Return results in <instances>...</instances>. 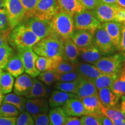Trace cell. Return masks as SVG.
<instances>
[{
	"label": "cell",
	"instance_id": "15",
	"mask_svg": "<svg viewBox=\"0 0 125 125\" xmlns=\"http://www.w3.org/2000/svg\"><path fill=\"white\" fill-rule=\"evenodd\" d=\"M49 103L42 98H27L26 104V111L32 118L41 114H47L49 111Z\"/></svg>",
	"mask_w": 125,
	"mask_h": 125
},
{
	"label": "cell",
	"instance_id": "18",
	"mask_svg": "<svg viewBox=\"0 0 125 125\" xmlns=\"http://www.w3.org/2000/svg\"><path fill=\"white\" fill-rule=\"evenodd\" d=\"M85 109L89 112L90 116L99 118L103 116L102 108L104 106L101 104L98 94L94 95L81 99Z\"/></svg>",
	"mask_w": 125,
	"mask_h": 125
},
{
	"label": "cell",
	"instance_id": "56",
	"mask_svg": "<svg viewBox=\"0 0 125 125\" xmlns=\"http://www.w3.org/2000/svg\"><path fill=\"white\" fill-rule=\"evenodd\" d=\"M118 5L120 7L125 8V0H118Z\"/></svg>",
	"mask_w": 125,
	"mask_h": 125
},
{
	"label": "cell",
	"instance_id": "1",
	"mask_svg": "<svg viewBox=\"0 0 125 125\" xmlns=\"http://www.w3.org/2000/svg\"><path fill=\"white\" fill-rule=\"evenodd\" d=\"M32 48L34 52L40 56L49 58L56 56L63 57V39L53 32L40 40Z\"/></svg>",
	"mask_w": 125,
	"mask_h": 125
},
{
	"label": "cell",
	"instance_id": "13",
	"mask_svg": "<svg viewBox=\"0 0 125 125\" xmlns=\"http://www.w3.org/2000/svg\"><path fill=\"white\" fill-rule=\"evenodd\" d=\"M76 71L82 79L93 82L94 80L104 74L93 64L85 62H78L75 64Z\"/></svg>",
	"mask_w": 125,
	"mask_h": 125
},
{
	"label": "cell",
	"instance_id": "58",
	"mask_svg": "<svg viewBox=\"0 0 125 125\" xmlns=\"http://www.w3.org/2000/svg\"><path fill=\"white\" fill-rule=\"evenodd\" d=\"M2 73H3V69H2V68H0V80H1V76H2Z\"/></svg>",
	"mask_w": 125,
	"mask_h": 125
},
{
	"label": "cell",
	"instance_id": "16",
	"mask_svg": "<svg viewBox=\"0 0 125 125\" xmlns=\"http://www.w3.org/2000/svg\"><path fill=\"white\" fill-rule=\"evenodd\" d=\"M70 38L79 50L93 44V34L88 31L75 29Z\"/></svg>",
	"mask_w": 125,
	"mask_h": 125
},
{
	"label": "cell",
	"instance_id": "34",
	"mask_svg": "<svg viewBox=\"0 0 125 125\" xmlns=\"http://www.w3.org/2000/svg\"><path fill=\"white\" fill-rule=\"evenodd\" d=\"M81 79L76 81H73V82H58L56 83L54 87L57 90L67 92V93H73L75 94L78 89V86H79V83H80Z\"/></svg>",
	"mask_w": 125,
	"mask_h": 125
},
{
	"label": "cell",
	"instance_id": "59",
	"mask_svg": "<svg viewBox=\"0 0 125 125\" xmlns=\"http://www.w3.org/2000/svg\"><path fill=\"white\" fill-rule=\"evenodd\" d=\"M123 70L125 71V62H124V65H123Z\"/></svg>",
	"mask_w": 125,
	"mask_h": 125
},
{
	"label": "cell",
	"instance_id": "6",
	"mask_svg": "<svg viewBox=\"0 0 125 125\" xmlns=\"http://www.w3.org/2000/svg\"><path fill=\"white\" fill-rule=\"evenodd\" d=\"M5 5L11 29L26 19V10L20 0H5Z\"/></svg>",
	"mask_w": 125,
	"mask_h": 125
},
{
	"label": "cell",
	"instance_id": "24",
	"mask_svg": "<svg viewBox=\"0 0 125 125\" xmlns=\"http://www.w3.org/2000/svg\"><path fill=\"white\" fill-rule=\"evenodd\" d=\"M5 69L13 77H18L24 73L23 64L18 54H13L10 57Z\"/></svg>",
	"mask_w": 125,
	"mask_h": 125
},
{
	"label": "cell",
	"instance_id": "23",
	"mask_svg": "<svg viewBox=\"0 0 125 125\" xmlns=\"http://www.w3.org/2000/svg\"><path fill=\"white\" fill-rule=\"evenodd\" d=\"M79 55L84 62L93 64L103 57V54L98 48L93 44L90 46L79 49Z\"/></svg>",
	"mask_w": 125,
	"mask_h": 125
},
{
	"label": "cell",
	"instance_id": "11",
	"mask_svg": "<svg viewBox=\"0 0 125 125\" xmlns=\"http://www.w3.org/2000/svg\"><path fill=\"white\" fill-rule=\"evenodd\" d=\"M120 6L118 5L105 4L99 2L97 7L92 10L98 21L101 23L115 21V15Z\"/></svg>",
	"mask_w": 125,
	"mask_h": 125
},
{
	"label": "cell",
	"instance_id": "3",
	"mask_svg": "<svg viewBox=\"0 0 125 125\" xmlns=\"http://www.w3.org/2000/svg\"><path fill=\"white\" fill-rule=\"evenodd\" d=\"M51 24L52 32L62 39L70 37L75 30L73 16L61 10L51 20Z\"/></svg>",
	"mask_w": 125,
	"mask_h": 125
},
{
	"label": "cell",
	"instance_id": "26",
	"mask_svg": "<svg viewBox=\"0 0 125 125\" xmlns=\"http://www.w3.org/2000/svg\"><path fill=\"white\" fill-rule=\"evenodd\" d=\"M27 99L23 96H18L15 93H8L4 96L2 103H8L16 107L20 112L24 111Z\"/></svg>",
	"mask_w": 125,
	"mask_h": 125
},
{
	"label": "cell",
	"instance_id": "50",
	"mask_svg": "<svg viewBox=\"0 0 125 125\" xmlns=\"http://www.w3.org/2000/svg\"><path fill=\"white\" fill-rule=\"evenodd\" d=\"M98 119H99V120L100 121L102 125H114L112 122L111 121L109 118L104 116V115L99 117Z\"/></svg>",
	"mask_w": 125,
	"mask_h": 125
},
{
	"label": "cell",
	"instance_id": "20",
	"mask_svg": "<svg viewBox=\"0 0 125 125\" xmlns=\"http://www.w3.org/2000/svg\"><path fill=\"white\" fill-rule=\"evenodd\" d=\"M75 94L78 99L81 100L87 97L98 94V90L93 82L87 81L81 78L80 83Z\"/></svg>",
	"mask_w": 125,
	"mask_h": 125
},
{
	"label": "cell",
	"instance_id": "14",
	"mask_svg": "<svg viewBox=\"0 0 125 125\" xmlns=\"http://www.w3.org/2000/svg\"><path fill=\"white\" fill-rule=\"evenodd\" d=\"M68 116H82L90 115L81 100L77 98H72L65 103L62 108Z\"/></svg>",
	"mask_w": 125,
	"mask_h": 125
},
{
	"label": "cell",
	"instance_id": "21",
	"mask_svg": "<svg viewBox=\"0 0 125 125\" xmlns=\"http://www.w3.org/2000/svg\"><path fill=\"white\" fill-rule=\"evenodd\" d=\"M98 96L101 104L105 107H114L118 104L119 97L112 91L110 87L98 90Z\"/></svg>",
	"mask_w": 125,
	"mask_h": 125
},
{
	"label": "cell",
	"instance_id": "55",
	"mask_svg": "<svg viewBox=\"0 0 125 125\" xmlns=\"http://www.w3.org/2000/svg\"><path fill=\"white\" fill-rule=\"evenodd\" d=\"M112 122L114 125H125V120H121V121Z\"/></svg>",
	"mask_w": 125,
	"mask_h": 125
},
{
	"label": "cell",
	"instance_id": "7",
	"mask_svg": "<svg viewBox=\"0 0 125 125\" xmlns=\"http://www.w3.org/2000/svg\"><path fill=\"white\" fill-rule=\"evenodd\" d=\"M59 11L57 0H38L30 16L43 20H51Z\"/></svg>",
	"mask_w": 125,
	"mask_h": 125
},
{
	"label": "cell",
	"instance_id": "33",
	"mask_svg": "<svg viewBox=\"0 0 125 125\" xmlns=\"http://www.w3.org/2000/svg\"><path fill=\"white\" fill-rule=\"evenodd\" d=\"M13 54V49L7 42L0 46V68L5 69L9 59Z\"/></svg>",
	"mask_w": 125,
	"mask_h": 125
},
{
	"label": "cell",
	"instance_id": "47",
	"mask_svg": "<svg viewBox=\"0 0 125 125\" xmlns=\"http://www.w3.org/2000/svg\"><path fill=\"white\" fill-rule=\"evenodd\" d=\"M17 117L0 116V125H16Z\"/></svg>",
	"mask_w": 125,
	"mask_h": 125
},
{
	"label": "cell",
	"instance_id": "9",
	"mask_svg": "<svg viewBox=\"0 0 125 125\" xmlns=\"http://www.w3.org/2000/svg\"><path fill=\"white\" fill-rule=\"evenodd\" d=\"M18 55L21 59L26 74L35 78L40 74V72L35 67V62L38 55L34 52L32 48H18Z\"/></svg>",
	"mask_w": 125,
	"mask_h": 125
},
{
	"label": "cell",
	"instance_id": "43",
	"mask_svg": "<svg viewBox=\"0 0 125 125\" xmlns=\"http://www.w3.org/2000/svg\"><path fill=\"white\" fill-rule=\"evenodd\" d=\"M80 120L81 125H102L99 119L90 115L82 116Z\"/></svg>",
	"mask_w": 125,
	"mask_h": 125
},
{
	"label": "cell",
	"instance_id": "44",
	"mask_svg": "<svg viewBox=\"0 0 125 125\" xmlns=\"http://www.w3.org/2000/svg\"><path fill=\"white\" fill-rule=\"evenodd\" d=\"M35 125H49V119L47 114H41L33 117Z\"/></svg>",
	"mask_w": 125,
	"mask_h": 125
},
{
	"label": "cell",
	"instance_id": "45",
	"mask_svg": "<svg viewBox=\"0 0 125 125\" xmlns=\"http://www.w3.org/2000/svg\"><path fill=\"white\" fill-rule=\"evenodd\" d=\"M85 9L92 10L97 5L99 0H79Z\"/></svg>",
	"mask_w": 125,
	"mask_h": 125
},
{
	"label": "cell",
	"instance_id": "5",
	"mask_svg": "<svg viewBox=\"0 0 125 125\" xmlns=\"http://www.w3.org/2000/svg\"><path fill=\"white\" fill-rule=\"evenodd\" d=\"M73 19L75 29L88 31L93 34L101 25V23L94 16L92 10L87 9H84L75 14Z\"/></svg>",
	"mask_w": 125,
	"mask_h": 125
},
{
	"label": "cell",
	"instance_id": "39",
	"mask_svg": "<svg viewBox=\"0 0 125 125\" xmlns=\"http://www.w3.org/2000/svg\"><path fill=\"white\" fill-rule=\"evenodd\" d=\"M16 125H35L34 119L27 111H23L17 118Z\"/></svg>",
	"mask_w": 125,
	"mask_h": 125
},
{
	"label": "cell",
	"instance_id": "60",
	"mask_svg": "<svg viewBox=\"0 0 125 125\" xmlns=\"http://www.w3.org/2000/svg\"><path fill=\"white\" fill-rule=\"evenodd\" d=\"M0 91H1V89H0Z\"/></svg>",
	"mask_w": 125,
	"mask_h": 125
},
{
	"label": "cell",
	"instance_id": "49",
	"mask_svg": "<svg viewBox=\"0 0 125 125\" xmlns=\"http://www.w3.org/2000/svg\"><path fill=\"white\" fill-rule=\"evenodd\" d=\"M62 125H81V120L76 116H68Z\"/></svg>",
	"mask_w": 125,
	"mask_h": 125
},
{
	"label": "cell",
	"instance_id": "8",
	"mask_svg": "<svg viewBox=\"0 0 125 125\" xmlns=\"http://www.w3.org/2000/svg\"><path fill=\"white\" fill-rule=\"evenodd\" d=\"M93 44L103 55L112 54L116 51L111 39L102 24L94 32Z\"/></svg>",
	"mask_w": 125,
	"mask_h": 125
},
{
	"label": "cell",
	"instance_id": "52",
	"mask_svg": "<svg viewBox=\"0 0 125 125\" xmlns=\"http://www.w3.org/2000/svg\"><path fill=\"white\" fill-rule=\"evenodd\" d=\"M99 1L105 4L118 5V0H99Z\"/></svg>",
	"mask_w": 125,
	"mask_h": 125
},
{
	"label": "cell",
	"instance_id": "46",
	"mask_svg": "<svg viewBox=\"0 0 125 125\" xmlns=\"http://www.w3.org/2000/svg\"><path fill=\"white\" fill-rule=\"evenodd\" d=\"M115 21L122 24L125 23V8L119 7L115 15Z\"/></svg>",
	"mask_w": 125,
	"mask_h": 125
},
{
	"label": "cell",
	"instance_id": "17",
	"mask_svg": "<svg viewBox=\"0 0 125 125\" xmlns=\"http://www.w3.org/2000/svg\"><path fill=\"white\" fill-rule=\"evenodd\" d=\"M102 26L108 34L116 51H119L122 24L115 21L103 23Z\"/></svg>",
	"mask_w": 125,
	"mask_h": 125
},
{
	"label": "cell",
	"instance_id": "35",
	"mask_svg": "<svg viewBox=\"0 0 125 125\" xmlns=\"http://www.w3.org/2000/svg\"><path fill=\"white\" fill-rule=\"evenodd\" d=\"M38 76L39 80L48 86H51L54 82H57L59 78V74L54 70L41 72Z\"/></svg>",
	"mask_w": 125,
	"mask_h": 125
},
{
	"label": "cell",
	"instance_id": "28",
	"mask_svg": "<svg viewBox=\"0 0 125 125\" xmlns=\"http://www.w3.org/2000/svg\"><path fill=\"white\" fill-rule=\"evenodd\" d=\"M119 74H104L96 78L93 83L98 90L104 87H111L114 81L118 78Z\"/></svg>",
	"mask_w": 125,
	"mask_h": 125
},
{
	"label": "cell",
	"instance_id": "37",
	"mask_svg": "<svg viewBox=\"0 0 125 125\" xmlns=\"http://www.w3.org/2000/svg\"><path fill=\"white\" fill-rule=\"evenodd\" d=\"M35 67L40 72L52 70V59L49 57L38 56L35 62Z\"/></svg>",
	"mask_w": 125,
	"mask_h": 125
},
{
	"label": "cell",
	"instance_id": "41",
	"mask_svg": "<svg viewBox=\"0 0 125 125\" xmlns=\"http://www.w3.org/2000/svg\"><path fill=\"white\" fill-rule=\"evenodd\" d=\"M10 30L7 11H0V32L9 33Z\"/></svg>",
	"mask_w": 125,
	"mask_h": 125
},
{
	"label": "cell",
	"instance_id": "51",
	"mask_svg": "<svg viewBox=\"0 0 125 125\" xmlns=\"http://www.w3.org/2000/svg\"><path fill=\"white\" fill-rule=\"evenodd\" d=\"M8 34L9 33L0 32V46L4 44V43L7 42Z\"/></svg>",
	"mask_w": 125,
	"mask_h": 125
},
{
	"label": "cell",
	"instance_id": "4",
	"mask_svg": "<svg viewBox=\"0 0 125 125\" xmlns=\"http://www.w3.org/2000/svg\"><path fill=\"white\" fill-rule=\"evenodd\" d=\"M125 61V56L119 52L107 57H102L93 65L103 73L119 74L123 69Z\"/></svg>",
	"mask_w": 125,
	"mask_h": 125
},
{
	"label": "cell",
	"instance_id": "42",
	"mask_svg": "<svg viewBox=\"0 0 125 125\" xmlns=\"http://www.w3.org/2000/svg\"><path fill=\"white\" fill-rule=\"evenodd\" d=\"M26 12V18L30 16L38 0H20Z\"/></svg>",
	"mask_w": 125,
	"mask_h": 125
},
{
	"label": "cell",
	"instance_id": "19",
	"mask_svg": "<svg viewBox=\"0 0 125 125\" xmlns=\"http://www.w3.org/2000/svg\"><path fill=\"white\" fill-rule=\"evenodd\" d=\"M64 54L63 59L75 64L78 62L79 51L70 37L63 39Z\"/></svg>",
	"mask_w": 125,
	"mask_h": 125
},
{
	"label": "cell",
	"instance_id": "32",
	"mask_svg": "<svg viewBox=\"0 0 125 125\" xmlns=\"http://www.w3.org/2000/svg\"><path fill=\"white\" fill-rule=\"evenodd\" d=\"M101 111L103 115L107 117L111 121L125 120V116L121 108H117L116 106L114 107H104Z\"/></svg>",
	"mask_w": 125,
	"mask_h": 125
},
{
	"label": "cell",
	"instance_id": "38",
	"mask_svg": "<svg viewBox=\"0 0 125 125\" xmlns=\"http://www.w3.org/2000/svg\"><path fill=\"white\" fill-rule=\"evenodd\" d=\"M58 74H64L66 73L76 71V66L75 64L69 62L68 60L63 59L60 65L54 70Z\"/></svg>",
	"mask_w": 125,
	"mask_h": 125
},
{
	"label": "cell",
	"instance_id": "30",
	"mask_svg": "<svg viewBox=\"0 0 125 125\" xmlns=\"http://www.w3.org/2000/svg\"><path fill=\"white\" fill-rule=\"evenodd\" d=\"M46 95V89L45 86L39 79L34 78L33 84L30 93L26 98H40Z\"/></svg>",
	"mask_w": 125,
	"mask_h": 125
},
{
	"label": "cell",
	"instance_id": "31",
	"mask_svg": "<svg viewBox=\"0 0 125 125\" xmlns=\"http://www.w3.org/2000/svg\"><path fill=\"white\" fill-rule=\"evenodd\" d=\"M13 76L7 71H3L0 80V89L3 94L10 93L13 89L14 85Z\"/></svg>",
	"mask_w": 125,
	"mask_h": 125
},
{
	"label": "cell",
	"instance_id": "27",
	"mask_svg": "<svg viewBox=\"0 0 125 125\" xmlns=\"http://www.w3.org/2000/svg\"><path fill=\"white\" fill-rule=\"evenodd\" d=\"M49 125H62L68 118V115L62 108L54 107L49 112Z\"/></svg>",
	"mask_w": 125,
	"mask_h": 125
},
{
	"label": "cell",
	"instance_id": "57",
	"mask_svg": "<svg viewBox=\"0 0 125 125\" xmlns=\"http://www.w3.org/2000/svg\"><path fill=\"white\" fill-rule=\"evenodd\" d=\"M3 98H4V95H3V93L1 92V91H0V105L2 103Z\"/></svg>",
	"mask_w": 125,
	"mask_h": 125
},
{
	"label": "cell",
	"instance_id": "48",
	"mask_svg": "<svg viewBox=\"0 0 125 125\" xmlns=\"http://www.w3.org/2000/svg\"><path fill=\"white\" fill-rule=\"evenodd\" d=\"M119 52L125 56V25L123 24L122 27V35Z\"/></svg>",
	"mask_w": 125,
	"mask_h": 125
},
{
	"label": "cell",
	"instance_id": "29",
	"mask_svg": "<svg viewBox=\"0 0 125 125\" xmlns=\"http://www.w3.org/2000/svg\"><path fill=\"white\" fill-rule=\"evenodd\" d=\"M110 88L114 93L119 98L125 96V71L123 69Z\"/></svg>",
	"mask_w": 125,
	"mask_h": 125
},
{
	"label": "cell",
	"instance_id": "40",
	"mask_svg": "<svg viewBox=\"0 0 125 125\" xmlns=\"http://www.w3.org/2000/svg\"><path fill=\"white\" fill-rule=\"evenodd\" d=\"M81 79L80 75L77 73V71H72L69 73H66L64 74H59V78L57 82H73Z\"/></svg>",
	"mask_w": 125,
	"mask_h": 125
},
{
	"label": "cell",
	"instance_id": "53",
	"mask_svg": "<svg viewBox=\"0 0 125 125\" xmlns=\"http://www.w3.org/2000/svg\"><path fill=\"white\" fill-rule=\"evenodd\" d=\"M122 101H121V109L122 111L123 114L125 116V96H123L121 97Z\"/></svg>",
	"mask_w": 125,
	"mask_h": 125
},
{
	"label": "cell",
	"instance_id": "22",
	"mask_svg": "<svg viewBox=\"0 0 125 125\" xmlns=\"http://www.w3.org/2000/svg\"><path fill=\"white\" fill-rule=\"evenodd\" d=\"M74 98H77L74 94L57 90L52 93L49 100V104L52 108L63 106L68 100Z\"/></svg>",
	"mask_w": 125,
	"mask_h": 125
},
{
	"label": "cell",
	"instance_id": "12",
	"mask_svg": "<svg viewBox=\"0 0 125 125\" xmlns=\"http://www.w3.org/2000/svg\"><path fill=\"white\" fill-rule=\"evenodd\" d=\"M33 78L27 74H22L16 77L14 84L13 91L16 94L20 96H27L30 93Z\"/></svg>",
	"mask_w": 125,
	"mask_h": 125
},
{
	"label": "cell",
	"instance_id": "25",
	"mask_svg": "<svg viewBox=\"0 0 125 125\" xmlns=\"http://www.w3.org/2000/svg\"><path fill=\"white\" fill-rule=\"evenodd\" d=\"M59 10L74 16L75 14L85 9L79 0H57Z\"/></svg>",
	"mask_w": 125,
	"mask_h": 125
},
{
	"label": "cell",
	"instance_id": "10",
	"mask_svg": "<svg viewBox=\"0 0 125 125\" xmlns=\"http://www.w3.org/2000/svg\"><path fill=\"white\" fill-rule=\"evenodd\" d=\"M24 22L40 40L52 33L51 20H43L36 17L30 16L25 19Z\"/></svg>",
	"mask_w": 125,
	"mask_h": 125
},
{
	"label": "cell",
	"instance_id": "2",
	"mask_svg": "<svg viewBox=\"0 0 125 125\" xmlns=\"http://www.w3.org/2000/svg\"><path fill=\"white\" fill-rule=\"evenodd\" d=\"M9 43L16 48H32L40 39L27 27L24 21L10 30L8 34Z\"/></svg>",
	"mask_w": 125,
	"mask_h": 125
},
{
	"label": "cell",
	"instance_id": "36",
	"mask_svg": "<svg viewBox=\"0 0 125 125\" xmlns=\"http://www.w3.org/2000/svg\"><path fill=\"white\" fill-rule=\"evenodd\" d=\"M20 113L18 109L12 104L2 103L0 105V116L17 117Z\"/></svg>",
	"mask_w": 125,
	"mask_h": 125
},
{
	"label": "cell",
	"instance_id": "54",
	"mask_svg": "<svg viewBox=\"0 0 125 125\" xmlns=\"http://www.w3.org/2000/svg\"><path fill=\"white\" fill-rule=\"evenodd\" d=\"M6 10L5 5V0H0V11Z\"/></svg>",
	"mask_w": 125,
	"mask_h": 125
}]
</instances>
